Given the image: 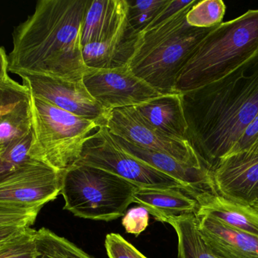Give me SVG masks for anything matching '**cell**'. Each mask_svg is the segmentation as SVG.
Here are the masks:
<instances>
[{
  "instance_id": "cell-1",
  "label": "cell",
  "mask_w": 258,
  "mask_h": 258,
  "mask_svg": "<svg viewBox=\"0 0 258 258\" xmlns=\"http://www.w3.org/2000/svg\"><path fill=\"white\" fill-rule=\"evenodd\" d=\"M186 140L212 172L258 115V53L218 81L180 93Z\"/></svg>"
},
{
  "instance_id": "cell-2",
  "label": "cell",
  "mask_w": 258,
  "mask_h": 258,
  "mask_svg": "<svg viewBox=\"0 0 258 258\" xmlns=\"http://www.w3.org/2000/svg\"><path fill=\"white\" fill-rule=\"evenodd\" d=\"M87 0H39L34 12L14 30L8 71L80 80L88 67L83 57L82 25Z\"/></svg>"
},
{
  "instance_id": "cell-3",
  "label": "cell",
  "mask_w": 258,
  "mask_h": 258,
  "mask_svg": "<svg viewBox=\"0 0 258 258\" xmlns=\"http://www.w3.org/2000/svg\"><path fill=\"white\" fill-rule=\"evenodd\" d=\"M192 3L158 25L141 32L128 63L132 72L162 95L177 93L176 80L192 51L212 28L189 25L186 14ZM217 27V26H216Z\"/></svg>"
},
{
  "instance_id": "cell-4",
  "label": "cell",
  "mask_w": 258,
  "mask_h": 258,
  "mask_svg": "<svg viewBox=\"0 0 258 258\" xmlns=\"http://www.w3.org/2000/svg\"><path fill=\"white\" fill-rule=\"evenodd\" d=\"M258 53V9L215 27L199 43L179 73L177 93L218 81Z\"/></svg>"
},
{
  "instance_id": "cell-5",
  "label": "cell",
  "mask_w": 258,
  "mask_h": 258,
  "mask_svg": "<svg viewBox=\"0 0 258 258\" xmlns=\"http://www.w3.org/2000/svg\"><path fill=\"white\" fill-rule=\"evenodd\" d=\"M138 186L101 168L76 163L63 171V209L76 217L111 221L125 215Z\"/></svg>"
},
{
  "instance_id": "cell-6",
  "label": "cell",
  "mask_w": 258,
  "mask_h": 258,
  "mask_svg": "<svg viewBox=\"0 0 258 258\" xmlns=\"http://www.w3.org/2000/svg\"><path fill=\"white\" fill-rule=\"evenodd\" d=\"M31 112L33 142L29 156L58 171L80 160L88 138L101 126L32 95Z\"/></svg>"
},
{
  "instance_id": "cell-7",
  "label": "cell",
  "mask_w": 258,
  "mask_h": 258,
  "mask_svg": "<svg viewBox=\"0 0 258 258\" xmlns=\"http://www.w3.org/2000/svg\"><path fill=\"white\" fill-rule=\"evenodd\" d=\"M77 163L101 168L139 188H174L190 195L186 186L124 149L105 126H101L89 136Z\"/></svg>"
},
{
  "instance_id": "cell-8",
  "label": "cell",
  "mask_w": 258,
  "mask_h": 258,
  "mask_svg": "<svg viewBox=\"0 0 258 258\" xmlns=\"http://www.w3.org/2000/svg\"><path fill=\"white\" fill-rule=\"evenodd\" d=\"M63 171L29 159L0 180V204L42 209L60 194Z\"/></svg>"
},
{
  "instance_id": "cell-9",
  "label": "cell",
  "mask_w": 258,
  "mask_h": 258,
  "mask_svg": "<svg viewBox=\"0 0 258 258\" xmlns=\"http://www.w3.org/2000/svg\"><path fill=\"white\" fill-rule=\"evenodd\" d=\"M104 126L112 135L129 143L165 153L194 168H206L188 141L159 131L150 125L135 107L111 109Z\"/></svg>"
},
{
  "instance_id": "cell-10",
  "label": "cell",
  "mask_w": 258,
  "mask_h": 258,
  "mask_svg": "<svg viewBox=\"0 0 258 258\" xmlns=\"http://www.w3.org/2000/svg\"><path fill=\"white\" fill-rule=\"evenodd\" d=\"M83 81L95 101L108 112L116 108L139 106L162 95L137 77L128 65L112 68H88Z\"/></svg>"
},
{
  "instance_id": "cell-11",
  "label": "cell",
  "mask_w": 258,
  "mask_h": 258,
  "mask_svg": "<svg viewBox=\"0 0 258 258\" xmlns=\"http://www.w3.org/2000/svg\"><path fill=\"white\" fill-rule=\"evenodd\" d=\"M18 76L33 96L100 125H105L109 112L90 95L83 79L69 80L30 74Z\"/></svg>"
},
{
  "instance_id": "cell-12",
  "label": "cell",
  "mask_w": 258,
  "mask_h": 258,
  "mask_svg": "<svg viewBox=\"0 0 258 258\" xmlns=\"http://www.w3.org/2000/svg\"><path fill=\"white\" fill-rule=\"evenodd\" d=\"M217 194L235 202L253 204L258 200V152L227 156L212 171Z\"/></svg>"
},
{
  "instance_id": "cell-13",
  "label": "cell",
  "mask_w": 258,
  "mask_h": 258,
  "mask_svg": "<svg viewBox=\"0 0 258 258\" xmlns=\"http://www.w3.org/2000/svg\"><path fill=\"white\" fill-rule=\"evenodd\" d=\"M32 131L31 95L8 75L0 82V146Z\"/></svg>"
},
{
  "instance_id": "cell-14",
  "label": "cell",
  "mask_w": 258,
  "mask_h": 258,
  "mask_svg": "<svg viewBox=\"0 0 258 258\" xmlns=\"http://www.w3.org/2000/svg\"><path fill=\"white\" fill-rule=\"evenodd\" d=\"M113 136L121 146L131 154L186 186L194 198L201 192H216L212 172L206 168H194L165 153L137 146L124 139Z\"/></svg>"
},
{
  "instance_id": "cell-15",
  "label": "cell",
  "mask_w": 258,
  "mask_h": 258,
  "mask_svg": "<svg viewBox=\"0 0 258 258\" xmlns=\"http://www.w3.org/2000/svg\"><path fill=\"white\" fill-rule=\"evenodd\" d=\"M196 217L202 237L217 257L258 258L257 237L230 228L207 215Z\"/></svg>"
},
{
  "instance_id": "cell-16",
  "label": "cell",
  "mask_w": 258,
  "mask_h": 258,
  "mask_svg": "<svg viewBox=\"0 0 258 258\" xmlns=\"http://www.w3.org/2000/svg\"><path fill=\"white\" fill-rule=\"evenodd\" d=\"M126 0L88 1L82 25V45L110 39L126 25Z\"/></svg>"
},
{
  "instance_id": "cell-17",
  "label": "cell",
  "mask_w": 258,
  "mask_h": 258,
  "mask_svg": "<svg viewBox=\"0 0 258 258\" xmlns=\"http://www.w3.org/2000/svg\"><path fill=\"white\" fill-rule=\"evenodd\" d=\"M198 202L196 215H207L227 227L258 238V210L248 204L230 201L216 192L194 196Z\"/></svg>"
},
{
  "instance_id": "cell-18",
  "label": "cell",
  "mask_w": 258,
  "mask_h": 258,
  "mask_svg": "<svg viewBox=\"0 0 258 258\" xmlns=\"http://www.w3.org/2000/svg\"><path fill=\"white\" fill-rule=\"evenodd\" d=\"M133 203L147 209L156 221L166 223L170 218L196 215L198 202L187 192L174 188H139Z\"/></svg>"
},
{
  "instance_id": "cell-19",
  "label": "cell",
  "mask_w": 258,
  "mask_h": 258,
  "mask_svg": "<svg viewBox=\"0 0 258 258\" xmlns=\"http://www.w3.org/2000/svg\"><path fill=\"white\" fill-rule=\"evenodd\" d=\"M134 107L150 125L159 131L186 140L187 125L180 93L162 95Z\"/></svg>"
},
{
  "instance_id": "cell-20",
  "label": "cell",
  "mask_w": 258,
  "mask_h": 258,
  "mask_svg": "<svg viewBox=\"0 0 258 258\" xmlns=\"http://www.w3.org/2000/svg\"><path fill=\"white\" fill-rule=\"evenodd\" d=\"M136 39L128 33L126 22L125 27L110 39L83 45V61L90 68H112L127 65Z\"/></svg>"
},
{
  "instance_id": "cell-21",
  "label": "cell",
  "mask_w": 258,
  "mask_h": 258,
  "mask_svg": "<svg viewBox=\"0 0 258 258\" xmlns=\"http://www.w3.org/2000/svg\"><path fill=\"white\" fill-rule=\"evenodd\" d=\"M175 230L178 240V258H219L202 237L195 215H183L166 221Z\"/></svg>"
},
{
  "instance_id": "cell-22",
  "label": "cell",
  "mask_w": 258,
  "mask_h": 258,
  "mask_svg": "<svg viewBox=\"0 0 258 258\" xmlns=\"http://www.w3.org/2000/svg\"><path fill=\"white\" fill-rule=\"evenodd\" d=\"M35 258H94L65 238L46 228L36 230Z\"/></svg>"
},
{
  "instance_id": "cell-23",
  "label": "cell",
  "mask_w": 258,
  "mask_h": 258,
  "mask_svg": "<svg viewBox=\"0 0 258 258\" xmlns=\"http://www.w3.org/2000/svg\"><path fill=\"white\" fill-rule=\"evenodd\" d=\"M127 30L133 37L144 31L156 18L168 0H126Z\"/></svg>"
},
{
  "instance_id": "cell-24",
  "label": "cell",
  "mask_w": 258,
  "mask_h": 258,
  "mask_svg": "<svg viewBox=\"0 0 258 258\" xmlns=\"http://www.w3.org/2000/svg\"><path fill=\"white\" fill-rule=\"evenodd\" d=\"M225 12L222 0L198 1L186 14V21L192 27L212 28L222 24Z\"/></svg>"
},
{
  "instance_id": "cell-25",
  "label": "cell",
  "mask_w": 258,
  "mask_h": 258,
  "mask_svg": "<svg viewBox=\"0 0 258 258\" xmlns=\"http://www.w3.org/2000/svg\"><path fill=\"white\" fill-rule=\"evenodd\" d=\"M33 142V131L3 146L0 151V180L30 159L29 156Z\"/></svg>"
},
{
  "instance_id": "cell-26",
  "label": "cell",
  "mask_w": 258,
  "mask_h": 258,
  "mask_svg": "<svg viewBox=\"0 0 258 258\" xmlns=\"http://www.w3.org/2000/svg\"><path fill=\"white\" fill-rule=\"evenodd\" d=\"M36 230L29 227L21 236L0 248V258H35Z\"/></svg>"
},
{
  "instance_id": "cell-27",
  "label": "cell",
  "mask_w": 258,
  "mask_h": 258,
  "mask_svg": "<svg viewBox=\"0 0 258 258\" xmlns=\"http://www.w3.org/2000/svg\"><path fill=\"white\" fill-rule=\"evenodd\" d=\"M40 209H27L0 204V227H30L36 222Z\"/></svg>"
},
{
  "instance_id": "cell-28",
  "label": "cell",
  "mask_w": 258,
  "mask_h": 258,
  "mask_svg": "<svg viewBox=\"0 0 258 258\" xmlns=\"http://www.w3.org/2000/svg\"><path fill=\"white\" fill-rule=\"evenodd\" d=\"M105 248L109 258H147L122 236L116 233L107 235Z\"/></svg>"
},
{
  "instance_id": "cell-29",
  "label": "cell",
  "mask_w": 258,
  "mask_h": 258,
  "mask_svg": "<svg viewBox=\"0 0 258 258\" xmlns=\"http://www.w3.org/2000/svg\"><path fill=\"white\" fill-rule=\"evenodd\" d=\"M149 219L147 209L139 205L129 209L122 218V224L127 233L138 236L148 227Z\"/></svg>"
},
{
  "instance_id": "cell-30",
  "label": "cell",
  "mask_w": 258,
  "mask_h": 258,
  "mask_svg": "<svg viewBox=\"0 0 258 258\" xmlns=\"http://www.w3.org/2000/svg\"><path fill=\"white\" fill-rule=\"evenodd\" d=\"M258 141V115L244 132L239 142L233 147L230 154L248 151Z\"/></svg>"
},
{
  "instance_id": "cell-31",
  "label": "cell",
  "mask_w": 258,
  "mask_h": 258,
  "mask_svg": "<svg viewBox=\"0 0 258 258\" xmlns=\"http://www.w3.org/2000/svg\"><path fill=\"white\" fill-rule=\"evenodd\" d=\"M194 0L189 1H183V0H168L166 4L161 9L160 12L156 15V18L153 20L150 25L145 29L152 28L154 26L158 25L160 23L163 22L168 18H171L173 15H175L177 12H180L182 9H184L186 6L190 5Z\"/></svg>"
},
{
  "instance_id": "cell-32",
  "label": "cell",
  "mask_w": 258,
  "mask_h": 258,
  "mask_svg": "<svg viewBox=\"0 0 258 258\" xmlns=\"http://www.w3.org/2000/svg\"><path fill=\"white\" fill-rule=\"evenodd\" d=\"M29 227L6 226L0 227V248L8 242L22 235Z\"/></svg>"
},
{
  "instance_id": "cell-33",
  "label": "cell",
  "mask_w": 258,
  "mask_h": 258,
  "mask_svg": "<svg viewBox=\"0 0 258 258\" xmlns=\"http://www.w3.org/2000/svg\"><path fill=\"white\" fill-rule=\"evenodd\" d=\"M8 56L5 53L4 49L0 47V82L8 76Z\"/></svg>"
},
{
  "instance_id": "cell-34",
  "label": "cell",
  "mask_w": 258,
  "mask_h": 258,
  "mask_svg": "<svg viewBox=\"0 0 258 258\" xmlns=\"http://www.w3.org/2000/svg\"><path fill=\"white\" fill-rule=\"evenodd\" d=\"M248 151H251V152H258V141ZM244 152H245V151H244Z\"/></svg>"
},
{
  "instance_id": "cell-35",
  "label": "cell",
  "mask_w": 258,
  "mask_h": 258,
  "mask_svg": "<svg viewBox=\"0 0 258 258\" xmlns=\"http://www.w3.org/2000/svg\"><path fill=\"white\" fill-rule=\"evenodd\" d=\"M253 207L255 208V209L258 210V200L254 204H253Z\"/></svg>"
},
{
  "instance_id": "cell-36",
  "label": "cell",
  "mask_w": 258,
  "mask_h": 258,
  "mask_svg": "<svg viewBox=\"0 0 258 258\" xmlns=\"http://www.w3.org/2000/svg\"><path fill=\"white\" fill-rule=\"evenodd\" d=\"M3 146H0V151L3 149Z\"/></svg>"
}]
</instances>
